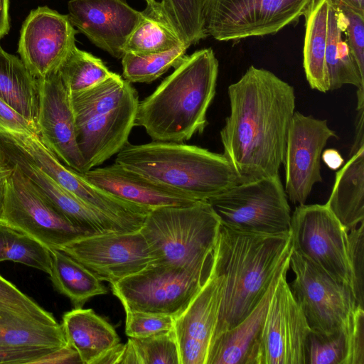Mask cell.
<instances>
[{"label": "cell", "instance_id": "obj_1", "mask_svg": "<svg viewBox=\"0 0 364 364\" xmlns=\"http://www.w3.org/2000/svg\"><path fill=\"white\" fill-rule=\"evenodd\" d=\"M228 93L230 112L220 135L239 183L278 175L295 112L294 87L251 65Z\"/></svg>", "mask_w": 364, "mask_h": 364}, {"label": "cell", "instance_id": "obj_2", "mask_svg": "<svg viewBox=\"0 0 364 364\" xmlns=\"http://www.w3.org/2000/svg\"><path fill=\"white\" fill-rule=\"evenodd\" d=\"M291 251L290 232L257 234L220 225L211 260L223 275L224 289L213 338L236 326L254 309L289 262Z\"/></svg>", "mask_w": 364, "mask_h": 364}, {"label": "cell", "instance_id": "obj_3", "mask_svg": "<svg viewBox=\"0 0 364 364\" xmlns=\"http://www.w3.org/2000/svg\"><path fill=\"white\" fill-rule=\"evenodd\" d=\"M218 61L212 48L186 56L148 97L139 102L134 126L152 141L184 142L202 134L216 92Z\"/></svg>", "mask_w": 364, "mask_h": 364}, {"label": "cell", "instance_id": "obj_4", "mask_svg": "<svg viewBox=\"0 0 364 364\" xmlns=\"http://www.w3.org/2000/svg\"><path fill=\"white\" fill-rule=\"evenodd\" d=\"M114 162L198 200H208L239 183L223 154L183 142L152 141L132 144L128 141L117 154Z\"/></svg>", "mask_w": 364, "mask_h": 364}, {"label": "cell", "instance_id": "obj_5", "mask_svg": "<svg viewBox=\"0 0 364 364\" xmlns=\"http://www.w3.org/2000/svg\"><path fill=\"white\" fill-rule=\"evenodd\" d=\"M76 141L85 171L102 164L128 142L139 105L135 88L119 75L70 92Z\"/></svg>", "mask_w": 364, "mask_h": 364}, {"label": "cell", "instance_id": "obj_6", "mask_svg": "<svg viewBox=\"0 0 364 364\" xmlns=\"http://www.w3.org/2000/svg\"><path fill=\"white\" fill-rule=\"evenodd\" d=\"M220 225L208 201L198 200L188 206L151 210L139 232L153 258L149 264L207 270Z\"/></svg>", "mask_w": 364, "mask_h": 364}, {"label": "cell", "instance_id": "obj_7", "mask_svg": "<svg viewBox=\"0 0 364 364\" xmlns=\"http://www.w3.org/2000/svg\"><path fill=\"white\" fill-rule=\"evenodd\" d=\"M279 175L236 184L208 203L230 229L257 234L290 230L291 209Z\"/></svg>", "mask_w": 364, "mask_h": 364}, {"label": "cell", "instance_id": "obj_8", "mask_svg": "<svg viewBox=\"0 0 364 364\" xmlns=\"http://www.w3.org/2000/svg\"><path fill=\"white\" fill-rule=\"evenodd\" d=\"M209 269V268H208ZM207 270L149 264L143 269L111 284L125 311L178 316L200 289Z\"/></svg>", "mask_w": 364, "mask_h": 364}, {"label": "cell", "instance_id": "obj_9", "mask_svg": "<svg viewBox=\"0 0 364 364\" xmlns=\"http://www.w3.org/2000/svg\"><path fill=\"white\" fill-rule=\"evenodd\" d=\"M311 0H205V29L220 41L274 34L304 14Z\"/></svg>", "mask_w": 364, "mask_h": 364}, {"label": "cell", "instance_id": "obj_10", "mask_svg": "<svg viewBox=\"0 0 364 364\" xmlns=\"http://www.w3.org/2000/svg\"><path fill=\"white\" fill-rule=\"evenodd\" d=\"M6 166L14 170L4 181L0 222L29 235L49 250H60L65 245L89 235L60 214L16 166Z\"/></svg>", "mask_w": 364, "mask_h": 364}, {"label": "cell", "instance_id": "obj_11", "mask_svg": "<svg viewBox=\"0 0 364 364\" xmlns=\"http://www.w3.org/2000/svg\"><path fill=\"white\" fill-rule=\"evenodd\" d=\"M289 230L293 251L352 290L348 231L326 204L297 206Z\"/></svg>", "mask_w": 364, "mask_h": 364}, {"label": "cell", "instance_id": "obj_12", "mask_svg": "<svg viewBox=\"0 0 364 364\" xmlns=\"http://www.w3.org/2000/svg\"><path fill=\"white\" fill-rule=\"evenodd\" d=\"M289 269L279 278L246 364H306L311 329L287 281Z\"/></svg>", "mask_w": 364, "mask_h": 364}, {"label": "cell", "instance_id": "obj_13", "mask_svg": "<svg viewBox=\"0 0 364 364\" xmlns=\"http://www.w3.org/2000/svg\"><path fill=\"white\" fill-rule=\"evenodd\" d=\"M289 268L294 274L290 289L311 331L330 334L342 328L358 305L351 289L293 250Z\"/></svg>", "mask_w": 364, "mask_h": 364}, {"label": "cell", "instance_id": "obj_14", "mask_svg": "<svg viewBox=\"0 0 364 364\" xmlns=\"http://www.w3.org/2000/svg\"><path fill=\"white\" fill-rule=\"evenodd\" d=\"M60 250L110 284L143 269L153 260L139 230L85 235Z\"/></svg>", "mask_w": 364, "mask_h": 364}, {"label": "cell", "instance_id": "obj_15", "mask_svg": "<svg viewBox=\"0 0 364 364\" xmlns=\"http://www.w3.org/2000/svg\"><path fill=\"white\" fill-rule=\"evenodd\" d=\"M331 137H337L326 119L295 111L289 125L284 165V191L294 204L304 205L315 183L321 182V154Z\"/></svg>", "mask_w": 364, "mask_h": 364}, {"label": "cell", "instance_id": "obj_16", "mask_svg": "<svg viewBox=\"0 0 364 364\" xmlns=\"http://www.w3.org/2000/svg\"><path fill=\"white\" fill-rule=\"evenodd\" d=\"M75 34L68 15L39 6L30 12L22 25L20 58L36 79L44 77L59 69L75 46Z\"/></svg>", "mask_w": 364, "mask_h": 364}, {"label": "cell", "instance_id": "obj_17", "mask_svg": "<svg viewBox=\"0 0 364 364\" xmlns=\"http://www.w3.org/2000/svg\"><path fill=\"white\" fill-rule=\"evenodd\" d=\"M224 277L212 260L197 294L175 318L173 331L180 364H206L209 348L219 318Z\"/></svg>", "mask_w": 364, "mask_h": 364}, {"label": "cell", "instance_id": "obj_18", "mask_svg": "<svg viewBox=\"0 0 364 364\" xmlns=\"http://www.w3.org/2000/svg\"><path fill=\"white\" fill-rule=\"evenodd\" d=\"M36 80L41 139L65 166L85 173L84 161L76 141L70 92L58 70Z\"/></svg>", "mask_w": 364, "mask_h": 364}, {"label": "cell", "instance_id": "obj_19", "mask_svg": "<svg viewBox=\"0 0 364 364\" xmlns=\"http://www.w3.org/2000/svg\"><path fill=\"white\" fill-rule=\"evenodd\" d=\"M0 163L15 165L37 191L70 223L88 235L127 232L119 224L73 196L40 169L6 135L0 133Z\"/></svg>", "mask_w": 364, "mask_h": 364}, {"label": "cell", "instance_id": "obj_20", "mask_svg": "<svg viewBox=\"0 0 364 364\" xmlns=\"http://www.w3.org/2000/svg\"><path fill=\"white\" fill-rule=\"evenodd\" d=\"M68 17L73 26L96 46L120 59L142 13L125 0H70Z\"/></svg>", "mask_w": 364, "mask_h": 364}, {"label": "cell", "instance_id": "obj_21", "mask_svg": "<svg viewBox=\"0 0 364 364\" xmlns=\"http://www.w3.org/2000/svg\"><path fill=\"white\" fill-rule=\"evenodd\" d=\"M85 178L109 193L150 210L162 207L188 206L198 201L186 194L149 181L114 162L93 168Z\"/></svg>", "mask_w": 364, "mask_h": 364}, {"label": "cell", "instance_id": "obj_22", "mask_svg": "<svg viewBox=\"0 0 364 364\" xmlns=\"http://www.w3.org/2000/svg\"><path fill=\"white\" fill-rule=\"evenodd\" d=\"M61 326L68 344L83 364H98L120 343L114 328L91 309L75 308L66 312Z\"/></svg>", "mask_w": 364, "mask_h": 364}, {"label": "cell", "instance_id": "obj_23", "mask_svg": "<svg viewBox=\"0 0 364 364\" xmlns=\"http://www.w3.org/2000/svg\"><path fill=\"white\" fill-rule=\"evenodd\" d=\"M287 268H289V262L273 279L259 302L243 320L213 338L206 364H246L261 331L279 278Z\"/></svg>", "mask_w": 364, "mask_h": 364}, {"label": "cell", "instance_id": "obj_24", "mask_svg": "<svg viewBox=\"0 0 364 364\" xmlns=\"http://www.w3.org/2000/svg\"><path fill=\"white\" fill-rule=\"evenodd\" d=\"M326 205L348 232L364 222V146L336 172Z\"/></svg>", "mask_w": 364, "mask_h": 364}, {"label": "cell", "instance_id": "obj_25", "mask_svg": "<svg viewBox=\"0 0 364 364\" xmlns=\"http://www.w3.org/2000/svg\"><path fill=\"white\" fill-rule=\"evenodd\" d=\"M330 4L331 0H311L303 14L306 78L311 89L324 93L329 91L325 56Z\"/></svg>", "mask_w": 364, "mask_h": 364}, {"label": "cell", "instance_id": "obj_26", "mask_svg": "<svg viewBox=\"0 0 364 364\" xmlns=\"http://www.w3.org/2000/svg\"><path fill=\"white\" fill-rule=\"evenodd\" d=\"M0 99L37 126L39 107L37 80L21 59L5 51L1 43Z\"/></svg>", "mask_w": 364, "mask_h": 364}, {"label": "cell", "instance_id": "obj_27", "mask_svg": "<svg viewBox=\"0 0 364 364\" xmlns=\"http://www.w3.org/2000/svg\"><path fill=\"white\" fill-rule=\"evenodd\" d=\"M0 344L55 348L68 345L61 325L2 309H0Z\"/></svg>", "mask_w": 364, "mask_h": 364}, {"label": "cell", "instance_id": "obj_28", "mask_svg": "<svg viewBox=\"0 0 364 364\" xmlns=\"http://www.w3.org/2000/svg\"><path fill=\"white\" fill-rule=\"evenodd\" d=\"M338 8L331 1L328 14L326 66L329 90L352 85L358 88L357 100L364 99V77L359 72L346 40Z\"/></svg>", "mask_w": 364, "mask_h": 364}, {"label": "cell", "instance_id": "obj_29", "mask_svg": "<svg viewBox=\"0 0 364 364\" xmlns=\"http://www.w3.org/2000/svg\"><path fill=\"white\" fill-rule=\"evenodd\" d=\"M49 274L54 288L67 296L75 308H82L91 298L105 294L107 288L92 272L60 250H50Z\"/></svg>", "mask_w": 364, "mask_h": 364}, {"label": "cell", "instance_id": "obj_30", "mask_svg": "<svg viewBox=\"0 0 364 364\" xmlns=\"http://www.w3.org/2000/svg\"><path fill=\"white\" fill-rule=\"evenodd\" d=\"M100 363L180 364L173 330L144 338L129 337L106 354Z\"/></svg>", "mask_w": 364, "mask_h": 364}, {"label": "cell", "instance_id": "obj_31", "mask_svg": "<svg viewBox=\"0 0 364 364\" xmlns=\"http://www.w3.org/2000/svg\"><path fill=\"white\" fill-rule=\"evenodd\" d=\"M141 13L142 16L139 23L125 45L124 53H159L184 46L166 18L160 2L156 1L147 4Z\"/></svg>", "mask_w": 364, "mask_h": 364}, {"label": "cell", "instance_id": "obj_32", "mask_svg": "<svg viewBox=\"0 0 364 364\" xmlns=\"http://www.w3.org/2000/svg\"><path fill=\"white\" fill-rule=\"evenodd\" d=\"M9 260L50 272V250L29 235L0 222V262Z\"/></svg>", "mask_w": 364, "mask_h": 364}, {"label": "cell", "instance_id": "obj_33", "mask_svg": "<svg viewBox=\"0 0 364 364\" xmlns=\"http://www.w3.org/2000/svg\"><path fill=\"white\" fill-rule=\"evenodd\" d=\"M58 72L70 92L90 88L112 75L102 60L75 46L61 63Z\"/></svg>", "mask_w": 364, "mask_h": 364}, {"label": "cell", "instance_id": "obj_34", "mask_svg": "<svg viewBox=\"0 0 364 364\" xmlns=\"http://www.w3.org/2000/svg\"><path fill=\"white\" fill-rule=\"evenodd\" d=\"M164 14L188 48L207 36L205 29V0H162Z\"/></svg>", "mask_w": 364, "mask_h": 364}, {"label": "cell", "instance_id": "obj_35", "mask_svg": "<svg viewBox=\"0 0 364 364\" xmlns=\"http://www.w3.org/2000/svg\"><path fill=\"white\" fill-rule=\"evenodd\" d=\"M186 49L181 46L159 53H125L122 58L123 77L129 82H151L170 68L179 65L186 57Z\"/></svg>", "mask_w": 364, "mask_h": 364}, {"label": "cell", "instance_id": "obj_36", "mask_svg": "<svg viewBox=\"0 0 364 364\" xmlns=\"http://www.w3.org/2000/svg\"><path fill=\"white\" fill-rule=\"evenodd\" d=\"M345 326L330 334L310 331L306 341V364H346Z\"/></svg>", "mask_w": 364, "mask_h": 364}, {"label": "cell", "instance_id": "obj_37", "mask_svg": "<svg viewBox=\"0 0 364 364\" xmlns=\"http://www.w3.org/2000/svg\"><path fill=\"white\" fill-rule=\"evenodd\" d=\"M0 309L31 316L46 323H58L53 314L0 275Z\"/></svg>", "mask_w": 364, "mask_h": 364}, {"label": "cell", "instance_id": "obj_38", "mask_svg": "<svg viewBox=\"0 0 364 364\" xmlns=\"http://www.w3.org/2000/svg\"><path fill=\"white\" fill-rule=\"evenodd\" d=\"M125 333L132 338H144L171 331L175 318L170 315L127 311Z\"/></svg>", "mask_w": 364, "mask_h": 364}, {"label": "cell", "instance_id": "obj_39", "mask_svg": "<svg viewBox=\"0 0 364 364\" xmlns=\"http://www.w3.org/2000/svg\"><path fill=\"white\" fill-rule=\"evenodd\" d=\"M348 259L352 291L357 304L364 303V223L348 232Z\"/></svg>", "mask_w": 364, "mask_h": 364}, {"label": "cell", "instance_id": "obj_40", "mask_svg": "<svg viewBox=\"0 0 364 364\" xmlns=\"http://www.w3.org/2000/svg\"><path fill=\"white\" fill-rule=\"evenodd\" d=\"M336 6L339 11L346 42L359 72L364 77V16L343 5Z\"/></svg>", "mask_w": 364, "mask_h": 364}, {"label": "cell", "instance_id": "obj_41", "mask_svg": "<svg viewBox=\"0 0 364 364\" xmlns=\"http://www.w3.org/2000/svg\"><path fill=\"white\" fill-rule=\"evenodd\" d=\"M347 355L346 364H364V311L356 305L345 324Z\"/></svg>", "mask_w": 364, "mask_h": 364}, {"label": "cell", "instance_id": "obj_42", "mask_svg": "<svg viewBox=\"0 0 364 364\" xmlns=\"http://www.w3.org/2000/svg\"><path fill=\"white\" fill-rule=\"evenodd\" d=\"M0 132L23 135L38 134L37 126L0 99Z\"/></svg>", "mask_w": 364, "mask_h": 364}, {"label": "cell", "instance_id": "obj_43", "mask_svg": "<svg viewBox=\"0 0 364 364\" xmlns=\"http://www.w3.org/2000/svg\"><path fill=\"white\" fill-rule=\"evenodd\" d=\"M55 349L58 348L14 347L0 344V363L33 364L37 359Z\"/></svg>", "mask_w": 364, "mask_h": 364}, {"label": "cell", "instance_id": "obj_44", "mask_svg": "<svg viewBox=\"0 0 364 364\" xmlns=\"http://www.w3.org/2000/svg\"><path fill=\"white\" fill-rule=\"evenodd\" d=\"M36 363H82V362L77 351L68 345L37 359L33 364Z\"/></svg>", "mask_w": 364, "mask_h": 364}, {"label": "cell", "instance_id": "obj_45", "mask_svg": "<svg viewBox=\"0 0 364 364\" xmlns=\"http://www.w3.org/2000/svg\"><path fill=\"white\" fill-rule=\"evenodd\" d=\"M355 123V134L354 142L350 149V155L356 152L360 148L364 146L363 118L364 109H358Z\"/></svg>", "mask_w": 364, "mask_h": 364}, {"label": "cell", "instance_id": "obj_46", "mask_svg": "<svg viewBox=\"0 0 364 364\" xmlns=\"http://www.w3.org/2000/svg\"><path fill=\"white\" fill-rule=\"evenodd\" d=\"M321 159L332 170L338 169L344 162L340 153L334 149H328L323 151Z\"/></svg>", "mask_w": 364, "mask_h": 364}, {"label": "cell", "instance_id": "obj_47", "mask_svg": "<svg viewBox=\"0 0 364 364\" xmlns=\"http://www.w3.org/2000/svg\"><path fill=\"white\" fill-rule=\"evenodd\" d=\"M9 0H0V40L9 31Z\"/></svg>", "mask_w": 364, "mask_h": 364}, {"label": "cell", "instance_id": "obj_48", "mask_svg": "<svg viewBox=\"0 0 364 364\" xmlns=\"http://www.w3.org/2000/svg\"><path fill=\"white\" fill-rule=\"evenodd\" d=\"M335 5H343L364 16V0H331Z\"/></svg>", "mask_w": 364, "mask_h": 364}, {"label": "cell", "instance_id": "obj_49", "mask_svg": "<svg viewBox=\"0 0 364 364\" xmlns=\"http://www.w3.org/2000/svg\"><path fill=\"white\" fill-rule=\"evenodd\" d=\"M13 168L0 163V183L4 182L13 172Z\"/></svg>", "mask_w": 364, "mask_h": 364}, {"label": "cell", "instance_id": "obj_50", "mask_svg": "<svg viewBox=\"0 0 364 364\" xmlns=\"http://www.w3.org/2000/svg\"><path fill=\"white\" fill-rule=\"evenodd\" d=\"M4 182L0 183V221L1 220L4 202Z\"/></svg>", "mask_w": 364, "mask_h": 364}, {"label": "cell", "instance_id": "obj_51", "mask_svg": "<svg viewBox=\"0 0 364 364\" xmlns=\"http://www.w3.org/2000/svg\"><path fill=\"white\" fill-rule=\"evenodd\" d=\"M147 4L154 3L156 0H145Z\"/></svg>", "mask_w": 364, "mask_h": 364}]
</instances>
